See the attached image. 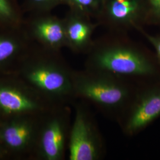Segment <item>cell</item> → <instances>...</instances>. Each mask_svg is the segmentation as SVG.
<instances>
[{"label":"cell","instance_id":"7","mask_svg":"<svg viewBox=\"0 0 160 160\" xmlns=\"http://www.w3.org/2000/svg\"><path fill=\"white\" fill-rule=\"evenodd\" d=\"M53 105L16 75L0 76V113L3 119L39 116Z\"/></svg>","mask_w":160,"mask_h":160},{"label":"cell","instance_id":"12","mask_svg":"<svg viewBox=\"0 0 160 160\" xmlns=\"http://www.w3.org/2000/svg\"><path fill=\"white\" fill-rule=\"evenodd\" d=\"M135 9V6L129 0H114L111 12L116 19H124Z\"/></svg>","mask_w":160,"mask_h":160},{"label":"cell","instance_id":"10","mask_svg":"<svg viewBox=\"0 0 160 160\" xmlns=\"http://www.w3.org/2000/svg\"><path fill=\"white\" fill-rule=\"evenodd\" d=\"M36 36L46 45L55 48L60 46L65 39V32L63 26L55 22H44L35 27Z\"/></svg>","mask_w":160,"mask_h":160},{"label":"cell","instance_id":"16","mask_svg":"<svg viewBox=\"0 0 160 160\" xmlns=\"http://www.w3.org/2000/svg\"><path fill=\"white\" fill-rule=\"evenodd\" d=\"M155 11L160 15V0H151Z\"/></svg>","mask_w":160,"mask_h":160},{"label":"cell","instance_id":"2","mask_svg":"<svg viewBox=\"0 0 160 160\" xmlns=\"http://www.w3.org/2000/svg\"><path fill=\"white\" fill-rule=\"evenodd\" d=\"M73 69L57 58L24 57L14 75L54 104L76 101L72 85Z\"/></svg>","mask_w":160,"mask_h":160},{"label":"cell","instance_id":"13","mask_svg":"<svg viewBox=\"0 0 160 160\" xmlns=\"http://www.w3.org/2000/svg\"><path fill=\"white\" fill-rule=\"evenodd\" d=\"M146 36L147 39L154 47L157 53V58L160 65V37L153 36L148 34H146Z\"/></svg>","mask_w":160,"mask_h":160},{"label":"cell","instance_id":"1","mask_svg":"<svg viewBox=\"0 0 160 160\" xmlns=\"http://www.w3.org/2000/svg\"><path fill=\"white\" fill-rule=\"evenodd\" d=\"M137 84L113 75L85 68L74 70L72 75L76 100L92 105L104 116L116 123L131 102Z\"/></svg>","mask_w":160,"mask_h":160},{"label":"cell","instance_id":"8","mask_svg":"<svg viewBox=\"0 0 160 160\" xmlns=\"http://www.w3.org/2000/svg\"><path fill=\"white\" fill-rule=\"evenodd\" d=\"M40 115L7 118L0 122V143L10 158L33 160Z\"/></svg>","mask_w":160,"mask_h":160},{"label":"cell","instance_id":"17","mask_svg":"<svg viewBox=\"0 0 160 160\" xmlns=\"http://www.w3.org/2000/svg\"><path fill=\"white\" fill-rule=\"evenodd\" d=\"M78 3L83 6L90 5L92 1V0H75Z\"/></svg>","mask_w":160,"mask_h":160},{"label":"cell","instance_id":"15","mask_svg":"<svg viewBox=\"0 0 160 160\" xmlns=\"http://www.w3.org/2000/svg\"><path fill=\"white\" fill-rule=\"evenodd\" d=\"M10 159V157L6 149L0 143V160H6Z\"/></svg>","mask_w":160,"mask_h":160},{"label":"cell","instance_id":"5","mask_svg":"<svg viewBox=\"0 0 160 160\" xmlns=\"http://www.w3.org/2000/svg\"><path fill=\"white\" fill-rule=\"evenodd\" d=\"M80 102L74 106L68 143L69 160H100L106 154L103 137L88 104Z\"/></svg>","mask_w":160,"mask_h":160},{"label":"cell","instance_id":"11","mask_svg":"<svg viewBox=\"0 0 160 160\" xmlns=\"http://www.w3.org/2000/svg\"><path fill=\"white\" fill-rule=\"evenodd\" d=\"M65 39L77 49H81L87 45L91 34V29L80 22L71 23L65 29Z\"/></svg>","mask_w":160,"mask_h":160},{"label":"cell","instance_id":"9","mask_svg":"<svg viewBox=\"0 0 160 160\" xmlns=\"http://www.w3.org/2000/svg\"><path fill=\"white\" fill-rule=\"evenodd\" d=\"M21 45L12 36H0V76L14 75L23 58L19 57Z\"/></svg>","mask_w":160,"mask_h":160},{"label":"cell","instance_id":"18","mask_svg":"<svg viewBox=\"0 0 160 160\" xmlns=\"http://www.w3.org/2000/svg\"><path fill=\"white\" fill-rule=\"evenodd\" d=\"M2 119H3V118H2V116H1V114L0 113V122L2 120Z\"/></svg>","mask_w":160,"mask_h":160},{"label":"cell","instance_id":"6","mask_svg":"<svg viewBox=\"0 0 160 160\" xmlns=\"http://www.w3.org/2000/svg\"><path fill=\"white\" fill-rule=\"evenodd\" d=\"M160 118V77L138 83L134 96L118 124L132 137Z\"/></svg>","mask_w":160,"mask_h":160},{"label":"cell","instance_id":"4","mask_svg":"<svg viewBox=\"0 0 160 160\" xmlns=\"http://www.w3.org/2000/svg\"><path fill=\"white\" fill-rule=\"evenodd\" d=\"M71 124L69 104L53 105L41 114L33 160H64Z\"/></svg>","mask_w":160,"mask_h":160},{"label":"cell","instance_id":"14","mask_svg":"<svg viewBox=\"0 0 160 160\" xmlns=\"http://www.w3.org/2000/svg\"><path fill=\"white\" fill-rule=\"evenodd\" d=\"M0 14L3 16H9L10 14V9L6 0H0Z\"/></svg>","mask_w":160,"mask_h":160},{"label":"cell","instance_id":"3","mask_svg":"<svg viewBox=\"0 0 160 160\" xmlns=\"http://www.w3.org/2000/svg\"><path fill=\"white\" fill-rule=\"evenodd\" d=\"M84 68L137 83L160 77V65L157 58L126 45L98 48L88 58Z\"/></svg>","mask_w":160,"mask_h":160},{"label":"cell","instance_id":"19","mask_svg":"<svg viewBox=\"0 0 160 160\" xmlns=\"http://www.w3.org/2000/svg\"><path fill=\"white\" fill-rule=\"evenodd\" d=\"M35 1H43V0H35Z\"/></svg>","mask_w":160,"mask_h":160}]
</instances>
